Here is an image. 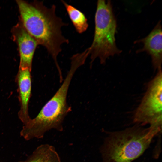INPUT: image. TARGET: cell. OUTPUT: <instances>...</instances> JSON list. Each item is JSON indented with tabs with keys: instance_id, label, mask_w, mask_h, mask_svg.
<instances>
[{
	"instance_id": "cell-1",
	"label": "cell",
	"mask_w": 162,
	"mask_h": 162,
	"mask_svg": "<svg viewBox=\"0 0 162 162\" xmlns=\"http://www.w3.org/2000/svg\"><path fill=\"white\" fill-rule=\"evenodd\" d=\"M20 14V22L38 45L46 48L53 59L59 73L61 70L57 61L61 46L69 40L63 34L62 29L68 25L57 16L56 7L48 8L42 2H29L16 0Z\"/></svg>"
},
{
	"instance_id": "cell-2",
	"label": "cell",
	"mask_w": 162,
	"mask_h": 162,
	"mask_svg": "<svg viewBox=\"0 0 162 162\" xmlns=\"http://www.w3.org/2000/svg\"><path fill=\"white\" fill-rule=\"evenodd\" d=\"M71 60L70 69L59 89L36 117L31 118L23 125L20 135L25 140L42 138L46 132L53 129L63 130L64 118L71 111V107L67 102L68 88L76 71L82 65L81 62L78 59L72 58Z\"/></svg>"
},
{
	"instance_id": "cell-3",
	"label": "cell",
	"mask_w": 162,
	"mask_h": 162,
	"mask_svg": "<svg viewBox=\"0 0 162 162\" xmlns=\"http://www.w3.org/2000/svg\"><path fill=\"white\" fill-rule=\"evenodd\" d=\"M156 134L150 127L138 125L113 133L103 147L104 162H131L143 153Z\"/></svg>"
},
{
	"instance_id": "cell-4",
	"label": "cell",
	"mask_w": 162,
	"mask_h": 162,
	"mask_svg": "<svg viewBox=\"0 0 162 162\" xmlns=\"http://www.w3.org/2000/svg\"><path fill=\"white\" fill-rule=\"evenodd\" d=\"M94 22L93 39L88 48L91 65L96 58L104 64L108 58L122 52L116 45L117 22L111 1H98Z\"/></svg>"
},
{
	"instance_id": "cell-5",
	"label": "cell",
	"mask_w": 162,
	"mask_h": 162,
	"mask_svg": "<svg viewBox=\"0 0 162 162\" xmlns=\"http://www.w3.org/2000/svg\"><path fill=\"white\" fill-rule=\"evenodd\" d=\"M162 70H158L148 83L146 91L137 108L134 121L138 124L150 125L158 133L161 130L162 108Z\"/></svg>"
},
{
	"instance_id": "cell-6",
	"label": "cell",
	"mask_w": 162,
	"mask_h": 162,
	"mask_svg": "<svg viewBox=\"0 0 162 162\" xmlns=\"http://www.w3.org/2000/svg\"><path fill=\"white\" fill-rule=\"evenodd\" d=\"M11 31L19 52L20 58L19 68L28 69L31 70L33 58L38 43L20 22L13 27Z\"/></svg>"
},
{
	"instance_id": "cell-7",
	"label": "cell",
	"mask_w": 162,
	"mask_h": 162,
	"mask_svg": "<svg viewBox=\"0 0 162 162\" xmlns=\"http://www.w3.org/2000/svg\"><path fill=\"white\" fill-rule=\"evenodd\" d=\"M162 26L159 21L150 33L146 37L135 41L141 43L143 46L137 50L136 53L145 51L150 56L155 70H161L162 62Z\"/></svg>"
},
{
	"instance_id": "cell-8",
	"label": "cell",
	"mask_w": 162,
	"mask_h": 162,
	"mask_svg": "<svg viewBox=\"0 0 162 162\" xmlns=\"http://www.w3.org/2000/svg\"><path fill=\"white\" fill-rule=\"evenodd\" d=\"M31 71V70L28 69L19 68L16 79L20 106L18 115L23 125L26 124L31 119L28 112L32 90Z\"/></svg>"
},
{
	"instance_id": "cell-9",
	"label": "cell",
	"mask_w": 162,
	"mask_h": 162,
	"mask_svg": "<svg viewBox=\"0 0 162 162\" xmlns=\"http://www.w3.org/2000/svg\"><path fill=\"white\" fill-rule=\"evenodd\" d=\"M19 162H61L55 148L48 144L38 146L26 160Z\"/></svg>"
},
{
	"instance_id": "cell-10",
	"label": "cell",
	"mask_w": 162,
	"mask_h": 162,
	"mask_svg": "<svg viewBox=\"0 0 162 162\" xmlns=\"http://www.w3.org/2000/svg\"><path fill=\"white\" fill-rule=\"evenodd\" d=\"M76 31L79 34L86 32L88 27L87 19L80 10L63 0L61 1Z\"/></svg>"
}]
</instances>
